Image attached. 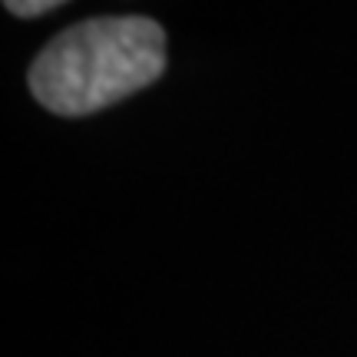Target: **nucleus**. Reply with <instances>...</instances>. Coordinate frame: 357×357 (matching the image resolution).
Wrapping results in <instances>:
<instances>
[{"instance_id": "obj_1", "label": "nucleus", "mask_w": 357, "mask_h": 357, "mask_svg": "<svg viewBox=\"0 0 357 357\" xmlns=\"http://www.w3.org/2000/svg\"><path fill=\"white\" fill-rule=\"evenodd\" d=\"M166 70V33L149 17H100L70 26L30 66L33 100L56 116H89L139 89Z\"/></svg>"}, {"instance_id": "obj_2", "label": "nucleus", "mask_w": 357, "mask_h": 357, "mask_svg": "<svg viewBox=\"0 0 357 357\" xmlns=\"http://www.w3.org/2000/svg\"><path fill=\"white\" fill-rule=\"evenodd\" d=\"M63 0H3V7L13 13V17H40V13L60 7Z\"/></svg>"}]
</instances>
